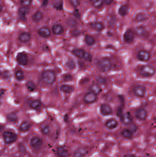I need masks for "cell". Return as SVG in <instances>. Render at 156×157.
I'll return each mask as SVG.
<instances>
[{
	"instance_id": "cell-11",
	"label": "cell",
	"mask_w": 156,
	"mask_h": 157,
	"mask_svg": "<svg viewBox=\"0 0 156 157\" xmlns=\"http://www.w3.org/2000/svg\"><path fill=\"white\" fill-rule=\"evenodd\" d=\"M135 32L136 35L141 38H145L148 37V31L146 29L142 26H139L135 29Z\"/></svg>"
},
{
	"instance_id": "cell-20",
	"label": "cell",
	"mask_w": 156,
	"mask_h": 157,
	"mask_svg": "<svg viewBox=\"0 0 156 157\" xmlns=\"http://www.w3.org/2000/svg\"><path fill=\"white\" fill-rule=\"evenodd\" d=\"M31 124L28 121H24L20 124L19 130L21 132H25L29 131L31 127Z\"/></svg>"
},
{
	"instance_id": "cell-7",
	"label": "cell",
	"mask_w": 156,
	"mask_h": 157,
	"mask_svg": "<svg viewBox=\"0 0 156 157\" xmlns=\"http://www.w3.org/2000/svg\"><path fill=\"white\" fill-rule=\"evenodd\" d=\"M135 34L132 30L128 29L123 35V39L124 41L128 44L132 43L134 40Z\"/></svg>"
},
{
	"instance_id": "cell-4",
	"label": "cell",
	"mask_w": 156,
	"mask_h": 157,
	"mask_svg": "<svg viewBox=\"0 0 156 157\" xmlns=\"http://www.w3.org/2000/svg\"><path fill=\"white\" fill-rule=\"evenodd\" d=\"M155 70L150 65L144 66L140 71V75L144 77H150L155 74Z\"/></svg>"
},
{
	"instance_id": "cell-23",
	"label": "cell",
	"mask_w": 156,
	"mask_h": 157,
	"mask_svg": "<svg viewBox=\"0 0 156 157\" xmlns=\"http://www.w3.org/2000/svg\"><path fill=\"white\" fill-rule=\"evenodd\" d=\"M129 7L127 5H122L118 8V14H120L122 17H124L127 16L129 13Z\"/></svg>"
},
{
	"instance_id": "cell-17",
	"label": "cell",
	"mask_w": 156,
	"mask_h": 157,
	"mask_svg": "<svg viewBox=\"0 0 156 157\" xmlns=\"http://www.w3.org/2000/svg\"><path fill=\"white\" fill-rule=\"evenodd\" d=\"M38 33L41 37L47 38L51 36V30L48 27H43L39 29Z\"/></svg>"
},
{
	"instance_id": "cell-32",
	"label": "cell",
	"mask_w": 156,
	"mask_h": 157,
	"mask_svg": "<svg viewBox=\"0 0 156 157\" xmlns=\"http://www.w3.org/2000/svg\"><path fill=\"white\" fill-rule=\"evenodd\" d=\"M85 43L89 46L94 45L95 43V40L92 36H87L85 38Z\"/></svg>"
},
{
	"instance_id": "cell-3",
	"label": "cell",
	"mask_w": 156,
	"mask_h": 157,
	"mask_svg": "<svg viewBox=\"0 0 156 157\" xmlns=\"http://www.w3.org/2000/svg\"><path fill=\"white\" fill-rule=\"evenodd\" d=\"M3 141L6 144H10L15 142L18 139V135L13 131L6 130L3 132Z\"/></svg>"
},
{
	"instance_id": "cell-33",
	"label": "cell",
	"mask_w": 156,
	"mask_h": 157,
	"mask_svg": "<svg viewBox=\"0 0 156 157\" xmlns=\"http://www.w3.org/2000/svg\"><path fill=\"white\" fill-rule=\"evenodd\" d=\"M15 77L18 81H23L25 78V75L24 72L21 70H18L15 72Z\"/></svg>"
},
{
	"instance_id": "cell-44",
	"label": "cell",
	"mask_w": 156,
	"mask_h": 157,
	"mask_svg": "<svg viewBox=\"0 0 156 157\" xmlns=\"http://www.w3.org/2000/svg\"><path fill=\"white\" fill-rule=\"evenodd\" d=\"M124 157H136L135 155H133V154H127V155H125Z\"/></svg>"
},
{
	"instance_id": "cell-38",
	"label": "cell",
	"mask_w": 156,
	"mask_h": 157,
	"mask_svg": "<svg viewBox=\"0 0 156 157\" xmlns=\"http://www.w3.org/2000/svg\"><path fill=\"white\" fill-rule=\"evenodd\" d=\"M104 0H93V4L94 7L99 8L103 5Z\"/></svg>"
},
{
	"instance_id": "cell-22",
	"label": "cell",
	"mask_w": 156,
	"mask_h": 157,
	"mask_svg": "<svg viewBox=\"0 0 156 157\" xmlns=\"http://www.w3.org/2000/svg\"><path fill=\"white\" fill-rule=\"evenodd\" d=\"M52 31L56 35H60L63 33L64 30L63 27L60 24H55L52 28Z\"/></svg>"
},
{
	"instance_id": "cell-18",
	"label": "cell",
	"mask_w": 156,
	"mask_h": 157,
	"mask_svg": "<svg viewBox=\"0 0 156 157\" xmlns=\"http://www.w3.org/2000/svg\"><path fill=\"white\" fill-rule=\"evenodd\" d=\"M31 34L29 32H24L21 33L18 37V40L22 43H27L30 41Z\"/></svg>"
},
{
	"instance_id": "cell-15",
	"label": "cell",
	"mask_w": 156,
	"mask_h": 157,
	"mask_svg": "<svg viewBox=\"0 0 156 157\" xmlns=\"http://www.w3.org/2000/svg\"><path fill=\"white\" fill-rule=\"evenodd\" d=\"M57 153L58 157H68L69 156V152L64 147L58 146L57 148Z\"/></svg>"
},
{
	"instance_id": "cell-43",
	"label": "cell",
	"mask_w": 156,
	"mask_h": 157,
	"mask_svg": "<svg viewBox=\"0 0 156 157\" xmlns=\"http://www.w3.org/2000/svg\"><path fill=\"white\" fill-rule=\"evenodd\" d=\"M114 0H104L105 3L107 5H110L113 3Z\"/></svg>"
},
{
	"instance_id": "cell-21",
	"label": "cell",
	"mask_w": 156,
	"mask_h": 157,
	"mask_svg": "<svg viewBox=\"0 0 156 157\" xmlns=\"http://www.w3.org/2000/svg\"><path fill=\"white\" fill-rule=\"evenodd\" d=\"M121 120L124 124L128 125L132 122L133 119L131 114L129 113H127L125 114H123Z\"/></svg>"
},
{
	"instance_id": "cell-27",
	"label": "cell",
	"mask_w": 156,
	"mask_h": 157,
	"mask_svg": "<svg viewBox=\"0 0 156 157\" xmlns=\"http://www.w3.org/2000/svg\"><path fill=\"white\" fill-rule=\"evenodd\" d=\"M121 135L124 138L130 139L133 136V133L130 129H124L122 131Z\"/></svg>"
},
{
	"instance_id": "cell-42",
	"label": "cell",
	"mask_w": 156,
	"mask_h": 157,
	"mask_svg": "<svg viewBox=\"0 0 156 157\" xmlns=\"http://www.w3.org/2000/svg\"><path fill=\"white\" fill-rule=\"evenodd\" d=\"M84 59H85V60H86V61H90L92 60V56L90 55V54L86 53V55H85Z\"/></svg>"
},
{
	"instance_id": "cell-1",
	"label": "cell",
	"mask_w": 156,
	"mask_h": 157,
	"mask_svg": "<svg viewBox=\"0 0 156 157\" xmlns=\"http://www.w3.org/2000/svg\"><path fill=\"white\" fill-rule=\"evenodd\" d=\"M97 68L100 71L102 72H107L112 68V63L110 59L104 58L99 60L97 62Z\"/></svg>"
},
{
	"instance_id": "cell-2",
	"label": "cell",
	"mask_w": 156,
	"mask_h": 157,
	"mask_svg": "<svg viewBox=\"0 0 156 157\" xmlns=\"http://www.w3.org/2000/svg\"><path fill=\"white\" fill-rule=\"evenodd\" d=\"M43 81L48 84H52L55 81L56 76L53 71L48 70L43 71L41 76Z\"/></svg>"
},
{
	"instance_id": "cell-41",
	"label": "cell",
	"mask_w": 156,
	"mask_h": 157,
	"mask_svg": "<svg viewBox=\"0 0 156 157\" xmlns=\"http://www.w3.org/2000/svg\"><path fill=\"white\" fill-rule=\"evenodd\" d=\"M71 4L74 7H77L80 5V1L79 0H69Z\"/></svg>"
},
{
	"instance_id": "cell-9",
	"label": "cell",
	"mask_w": 156,
	"mask_h": 157,
	"mask_svg": "<svg viewBox=\"0 0 156 157\" xmlns=\"http://www.w3.org/2000/svg\"><path fill=\"white\" fill-rule=\"evenodd\" d=\"M100 111L104 116H110L113 113V110L111 107L107 104H102L100 106Z\"/></svg>"
},
{
	"instance_id": "cell-35",
	"label": "cell",
	"mask_w": 156,
	"mask_h": 157,
	"mask_svg": "<svg viewBox=\"0 0 156 157\" xmlns=\"http://www.w3.org/2000/svg\"><path fill=\"white\" fill-rule=\"evenodd\" d=\"M29 13V9L27 7H21L19 9V11H18V13L19 15L21 17H25L26 15H28Z\"/></svg>"
},
{
	"instance_id": "cell-25",
	"label": "cell",
	"mask_w": 156,
	"mask_h": 157,
	"mask_svg": "<svg viewBox=\"0 0 156 157\" xmlns=\"http://www.w3.org/2000/svg\"><path fill=\"white\" fill-rule=\"evenodd\" d=\"M43 15L40 11H37L32 17V20L35 22H39L43 19Z\"/></svg>"
},
{
	"instance_id": "cell-40",
	"label": "cell",
	"mask_w": 156,
	"mask_h": 157,
	"mask_svg": "<svg viewBox=\"0 0 156 157\" xmlns=\"http://www.w3.org/2000/svg\"><path fill=\"white\" fill-rule=\"evenodd\" d=\"M32 0H20V3L24 7H27L32 3Z\"/></svg>"
},
{
	"instance_id": "cell-28",
	"label": "cell",
	"mask_w": 156,
	"mask_h": 157,
	"mask_svg": "<svg viewBox=\"0 0 156 157\" xmlns=\"http://www.w3.org/2000/svg\"><path fill=\"white\" fill-rule=\"evenodd\" d=\"M73 87L69 84H63L60 87V90L61 92L65 93H70L73 90Z\"/></svg>"
},
{
	"instance_id": "cell-13",
	"label": "cell",
	"mask_w": 156,
	"mask_h": 157,
	"mask_svg": "<svg viewBox=\"0 0 156 157\" xmlns=\"http://www.w3.org/2000/svg\"><path fill=\"white\" fill-rule=\"evenodd\" d=\"M147 113L146 110L143 108H139L135 112V116L138 119L141 120H144L146 119Z\"/></svg>"
},
{
	"instance_id": "cell-30",
	"label": "cell",
	"mask_w": 156,
	"mask_h": 157,
	"mask_svg": "<svg viewBox=\"0 0 156 157\" xmlns=\"http://www.w3.org/2000/svg\"><path fill=\"white\" fill-rule=\"evenodd\" d=\"M147 16L146 14L143 12H140L137 13L135 16V19L137 22H142L146 20Z\"/></svg>"
},
{
	"instance_id": "cell-8",
	"label": "cell",
	"mask_w": 156,
	"mask_h": 157,
	"mask_svg": "<svg viewBox=\"0 0 156 157\" xmlns=\"http://www.w3.org/2000/svg\"><path fill=\"white\" fill-rule=\"evenodd\" d=\"M16 60L21 65H27L28 63V56L24 53H18L16 56Z\"/></svg>"
},
{
	"instance_id": "cell-29",
	"label": "cell",
	"mask_w": 156,
	"mask_h": 157,
	"mask_svg": "<svg viewBox=\"0 0 156 157\" xmlns=\"http://www.w3.org/2000/svg\"><path fill=\"white\" fill-rule=\"evenodd\" d=\"M91 27L93 29L99 31H102V30H104V24L102 23L99 22L92 23Z\"/></svg>"
},
{
	"instance_id": "cell-24",
	"label": "cell",
	"mask_w": 156,
	"mask_h": 157,
	"mask_svg": "<svg viewBox=\"0 0 156 157\" xmlns=\"http://www.w3.org/2000/svg\"><path fill=\"white\" fill-rule=\"evenodd\" d=\"M89 90H90V92H92L97 96L101 93V91H102V89L98 84H92L90 86V88H89Z\"/></svg>"
},
{
	"instance_id": "cell-14",
	"label": "cell",
	"mask_w": 156,
	"mask_h": 157,
	"mask_svg": "<svg viewBox=\"0 0 156 157\" xmlns=\"http://www.w3.org/2000/svg\"><path fill=\"white\" fill-rule=\"evenodd\" d=\"M87 150L82 147H77L73 153L74 157H85L87 155Z\"/></svg>"
},
{
	"instance_id": "cell-12",
	"label": "cell",
	"mask_w": 156,
	"mask_h": 157,
	"mask_svg": "<svg viewBox=\"0 0 156 157\" xmlns=\"http://www.w3.org/2000/svg\"><path fill=\"white\" fill-rule=\"evenodd\" d=\"M97 99V95L91 92L87 93L84 97V101L87 104H92L95 102Z\"/></svg>"
},
{
	"instance_id": "cell-6",
	"label": "cell",
	"mask_w": 156,
	"mask_h": 157,
	"mask_svg": "<svg viewBox=\"0 0 156 157\" xmlns=\"http://www.w3.org/2000/svg\"><path fill=\"white\" fill-rule=\"evenodd\" d=\"M133 92L134 94L139 98H143L146 93L145 87L142 84H138L134 88Z\"/></svg>"
},
{
	"instance_id": "cell-31",
	"label": "cell",
	"mask_w": 156,
	"mask_h": 157,
	"mask_svg": "<svg viewBox=\"0 0 156 157\" xmlns=\"http://www.w3.org/2000/svg\"><path fill=\"white\" fill-rule=\"evenodd\" d=\"M7 118L8 121H9L10 122L13 123L17 122L18 121V119L17 114L15 113H12L7 114Z\"/></svg>"
},
{
	"instance_id": "cell-5",
	"label": "cell",
	"mask_w": 156,
	"mask_h": 157,
	"mask_svg": "<svg viewBox=\"0 0 156 157\" xmlns=\"http://www.w3.org/2000/svg\"><path fill=\"white\" fill-rule=\"evenodd\" d=\"M30 144L33 149L38 150L40 149L43 144L42 140L39 136H33L30 140Z\"/></svg>"
},
{
	"instance_id": "cell-10",
	"label": "cell",
	"mask_w": 156,
	"mask_h": 157,
	"mask_svg": "<svg viewBox=\"0 0 156 157\" xmlns=\"http://www.w3.org/2000/svg\"><path fill=\"white\" fill-rule=\"evenodd\" d=\"M137 58L143 62H147L151 59V54L149 52L145 50L140 51L137 55Z\"/></svg>"
},
{
	"instance_id": "cell-26",
	"label": "cell",
	"mask_w": 156,
	"mask_h": 157,
	"mask_svg": "<svg viewBox=\"0 0 156 157\" xmlns=\"http://www.w3.org/2000/svg\"><path fill=\"white\" fill-rule=\"evenodd\" d=\"M41 102L39 100L33 101L30 104V107L33 110H40L41 107Z\"/></svg>"
},
{
	"instance_id": "cell-37",
	"label": "cell",
	"mask_w": 156,
	"mask_h": 157,
	"mask_svg": "<svg viewBox=\"0 0 156 157\" xmlns=\"http://www.w3.org/2000/svg\"><path fill=\"white\" fill-rule=\"evenodd\" d=\"M42 133L44 135H48L51 132V128L49 125H45L41 129Z\"/></svg>"
},
{
	"instance_id": "cell-39",
	"label": "cell",
	"mask_w": 156,
	"mask_h": 157,
	"mask_svg": "<svg viewBox=\"0 0 156 157\" xmlns=\"http://www.w3.org/2000/svg\"><path fill=\"white\" fill-rule=\"evenodd\" d=\"M73 78V76L70 74H65L62 76V79L65 82L71 81Z\"/></svg>"
},
{
	"instance_id": "cell-16",
	"label": "cell",
	"mask_w": 156,
	"mask_h": 157,
	"mask_svg": "<svg viewBox=\"0 0 156 157\" xmlns=\"http://www.w3.org/2000/svg\"><path fill=\"white\" fill-rule=\"evenodd\" d=\"M105 125L109 129L113 130L117 127L118 122L115 118H110L106 122Z\"/></svg>"
},
{
	"instance_id": "cell-36",
	"label": "cell",
	"mask_w": 156,
	"mask_h": 157,
	"mask_svg": "<svg viewBox=\"0 0 156 157\" xmlns=\"http://www.w3.org/2000/svg\"><path fill=\"white\" fill-rule=\"evenodd\" d=\"M66 66L70 70H73L76 68V63L74 60L70 59L66 62Z\"/></svg>"
},
{
	"instance_id": "cell-19",
	"label": "cell",
	"mask_w": 156,
	"mask_h": 157,
	"mask_svg": "<svg viewBox=\"0 0 156 157\" xmlns=\"http://www.w3.org/2000/svg\"><path fill=\"white\" fill-rule=\"evenodd\" d=\"M72 54L79 59H84L86 54V52L82 48H76L72 51Z\"/></svg>"
},
{
	"instance_id": "cell-34",
	"label": "cell",
	"mask_w": 156,
	"mask_h": 157,
	"mask_svg": "<svg viewBox=\"0 0 156 157\" xmlns=\"http://www.w3.org/2000/svg\"><path fill=\"white\" fill-rule=\"evenodd\" d=\"M26 87L29 91L30 92H34L36 88L35 84L32 81H29L26 84Z\"/></svg>"
}]
</instances>
